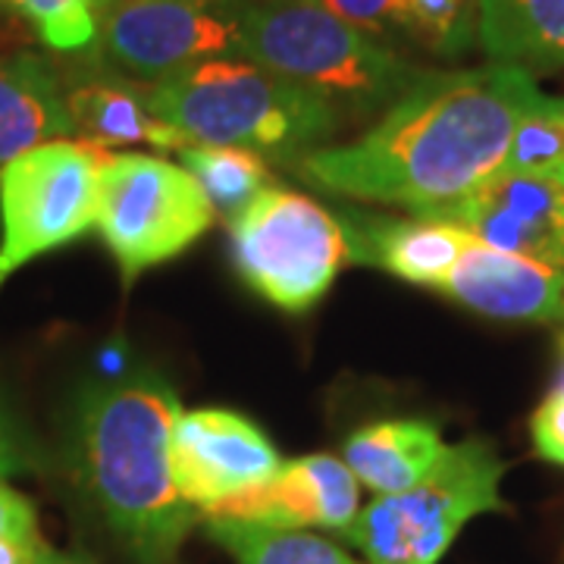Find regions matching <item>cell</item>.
Instances as JSON below:
<instances>
[{"label": "cell", "mask_w": 564, "mask_h": 564, "mask_svg": "<svg viewBox=\"0 0 564 564\" xmlns=\"http://www.w3.org/2000/svg\"><path fill=\"white\" fill-rule=\"evenodd\" d=\"M502 477L505 462L486 440L445 445L421 484L377 496L345 536L361 549L367 564H440L474 518L508 511Z\"/></svg>", "instance_id": "obj_5"}, {"label": "cell", "mask_w": 564, "mask_h": 564, "mask_svg": "<svg viewBox=\"0 0 564 564\" xmlns=\"http://www.w3.org/2000/svg\"><path fill=\"white\" fill-rule=\"evenodd\" d=\"M239 57L358 117L386 110L423 73L317 0H239Z\"/></svg>", "instance_id": "obj_4"}, {"label": "cell", "mask_w": 564, "mask_h": 564, "mask_svg": "<svg viewBox=\"0 0 564 564\" xmlns=\"http://www.w3.org/2000/svg\"><path fill=\"white\" fill-rule=\"evenodd\" d=\"M339 20L351 22L373 39H408V3L411 0H317Z\"/></svg>", "instance_id": "obj_24"}, {"label": "cell", "mask_w": 564, "mask_h": 564, "mask_svg": "<svg viewBox=\"0 0 564 564\" xmlns=\"http://www.w3.org/2000/svg\"><path fill=\"white\" fill-rule=\"evenodd\" d=\"M154 117L192 144H232L292 158L323 148L343 113L323 95L245 57H210L144 88Z\"/></svg>", "instance_id": "obj_3"}, {"label": "cell", "mask_w": 564, "mask_h": 564, "mask_svg": "<svg viewBox=\"0 0 564 564\" xmlns=\"http://www.w3.org/2000/svg\"><path fill=\"white\" fill-rule=\"evenodd\" d=\"M430 220L455 223L496 248L564 270V185L555 182L499 173Z\"/></svg>", "instance_id": "obj_11"}, {"label": "cell", "mask_w": 564, "mask_h": 564, "mask_svg": "<svg viewBox=\"0 0 564 564\" xmlns=\"http://www.w3.org/2000/svg\"><path fill=\"white\" fill-rule=\"evenodd\" d=\"M210 223L214 204L185 166L144 154L104 158L95 229L126 285L198 242Z\"/></svg>", "instance_id": "obj_7"}, {"label": "cell", "mask_w": 564, "mask_h": 564, "mask_svg": "<svg viewBox=\"0 0 564 564\" xmlns=\"http://www.w3.org/2000/svg\"><path fill=\"white\" fill-rule=\"evenodd\" d=\"M540 98L533 73L514 63L423 69L361 139L304 154L299 173L323 192L430 220L499 176L518 122Z\"/></svg>", "instance_id": "obj_1"}, {"label": "cell", "mask_w": 564, "mask_h": 564, "mask_svg": "<svg viewBox=\"0 0 564 564\" xmlns=\"http://www.w3.org/2000/svg\"><path fill=\"white\" fill-rule=\"evenodd\" d=\"M530 436H533V448L536 455L552 464H564V386L555 389L545 399L533 421H530Z\"/></svg>", "instance_id": "obj_26"}, {"label": "cell", "mask_w": 564, "mask_h": 564, "mask_svg": "<svg viewBox=\"0 0 564 564\" xmlns=\"http://www.w3.org/2000/svg\"><path fill=\"white\" fill-rule=\"evenodd\" d=\"M207 536L239 564H364L307 530L267 527L239 518H207Z\"/></svg>", "instance_id": "obj_19"}, {"label": "cell", "mask_w": 564, "mask_h": 564, "mask_svg": "<svg viewBox=\"0 0 564 564\" xmlns=\"http://www.w3.org/2000/svg\"><path fill=\"white\" fill-rule=\"evenodd\" d=\"M361 511L358 477L336 455H304L280 464L267 484L236 496L204 518H239L267 527H321L348 533Z\"/></svg>", "instance_id": "obj_12"}, {"label": "cell", "mask_w": 564, "mask_h": 564, "mask_svg": "<svg viewBox=\"0 0 564 564\" xmlns=\"http://www.w3.org/2000/svg\"><path fill=\"white\" fill-rule=\"evenodd\" d=\"M41 467V452L35 436L22 423L10 395L0 389V477L29 474Z\"/></svg>", "instance_id": "obj_25"}, {"label": "cell", "mask_w": 564, "mask_h": 564, "mask_svg": "<svg viewBox=\"0 0 564 564\" xmlns=\"http://www.w3.org/2000/svg\"><path fill=\"white\" fill-rule=\"evenodd\" d=\"M443 452V433L430 421H380L348 436L343 462L377 496H395L421 484Z\"/></svg>", "instance_id": "obj_17"}, {"label": "cell", "mask_w": 564, "mask_h": 564, "mask_svg": "<svg viewBox=\"0 0 564 564\" xmlns=\"http://www.w3.org/2000/svg\"><path fill=\"white\" fill-rule=\"evenodd\" d=\"M499 173L564 185V98L543 95L527 110Z\"/></svg>", "instance_id": "obj_22"}, {"label": "cell", "mask_w": 564, "mask_h": 564, "mask_svg": "<svg viewBox=\"0 0 564 564\" xmlns=\"http://www.w3.org/2000/svg\"><path fill=\"white\" fill-rule=\"evenodd\" d=\"M35 564H95V562H91V558H85V555H76V552H57V549L44 545V549H41V555L35 558Z\"/></svg>", "instance_id": "obj_29"}, {"label": "cell", "mask_w": 564, "mask_h": 564, "mask_svg": "<svg viewBox=\"0 0 564 564\" xmlns=\"http://www.w3.org/2000/svg\"><path fill=\"white\" fill-rule=\"evenodd\" d=\"M408 39L440 57H462L477 39V0H411Z\"/></svg>", "instance_id": "obj_23"}, {"label": "cell", "mask_w": 564, "mask_h": 564, "mask_svg": "<svg viewBox=\"0 0 564 564\" xmlns=\"http://www.w3.org/2000/svg\"><path fill=\"white\" fill-rule=\"evenodd\" d=\"M562 348H564V339H562ZM564 386V383H562Z\"/></svg>", "instance_id": "obj_30"}, {"label": "cell", "mask_w": 564, "mask_h": 564, "mask_svg": "<svg viewBox=\"0 0 564 564\" xmlns=\"http://www.w3.org/2000/svg\"><path fill=\"white\" fill-rule=\"evenodd\" d=\"M148 88V85H144ZM135 82L117 73H91L66 88V110L73 135L95 148H135L148 144L158 151L180 154L192 141L170 122L151 113L148 95Z\"/></svg>", "instance_id": "obj_15"}, {"label": "cell", "mask_w": 564, "mask_h": 564, "mask_svg": "<svg viewBox=\"0 0 564 564\" xmlns=\"http://www.w3.org/2000/svg\"><path fill=\"white\" fill-rule=\"evenodd\" d=\"M477 41L492 63L564 69V0H477Z\"/></svg>", "instance_id": "obj_18"}, {"label": "cell", "mask_w": 564, "mask_h": 564, "mask_svg": "<svg viewBox=\"0 0 564 564\" xmlns=\"http://www.w3.org/2000/svg\"><path fill=\"white\" fill-rule=\"evenodd\" d=\"M98 47L148 85L192 63L239 57V0H117Z\"/></svg>", "instance_id": "obj_9"}, {"label": "cell", "mask_w": 564, "mask_h": 564, "mask_svg": "<svg viewBox=\"0 0 564 564\" xmlns=\"http://www.w3.org/2000/svg\"><path fill=\"white\" fill-rule=\"evenodd\" d=\"M0 536L7 540H35L39 533V511L22 496L20 489L0 477Z\"/></svg>", "instance_id": "obj_27"}, {"label": "cell", "mask_w": 564, "mask_h": 564, "mask_svg": "<svg viewBox=\"0 0 564 564\" xmlns=\"http://www.w3.org/2000/svg\"><path fill=\"white\" fill-rule=\"evenodd\" d=\"M117 0H0L3 10L25 20L44 47L85 54L101 44V29Z\"/></svg>", "instance_id": "obj_21"}, {"label": "cell", "mask_w": 564, "mask_h": 564, "mask_svg": "<svg viewBox=\"0 0 564 564\" xmlns=\"http://www.w3.org/2000/svg\"><path fill=\"white\" fill-rule=\"evenodd\" d=\"M180 417V392L154 370L88 380L73 402V480L135 564H176L195 527L170 458Z\"/></svg>", "instance_id": "obj_2"}, {"label": "cell", "mask_w": 564, "mask_h": 564, "mask_svg": "<svg viewBox=\"0 0 564 564\" xmlns=\"http://www.w3.org/2000/svg\"><path fill=\"white\" fill-rule=\"evenodd\" d=\"M104 148L57 139L0 170V289L25 263L95 229Z\"/></svg>", "instance_id": "obj_8"}, {"label": "cell", "mask_w": 564, "mask_h": 564, "mask_svg": "<svg viewBox=\"0 0 564 564\" xmlns=\"http://www.w3.org/2000/svg\"><path fill=\"white\" fill-rule=\"evenodd\" d=\"M452 302L492 321H564V270L474 236L440 285Z\"/></svg>", "instance_id": "obj_13"}, {"label": "cell", "mask_w": 564, "mask_h": 564, "mask_svg": "<svg viewBox=\"0 0 564 564\" xmlns=\"http://www.w3.org/2000/svg\"><path fill=\"white\" fill-rule=\"evenodd\" d=\"M345 223V220H343ZM358 263L383 267L386 273L436 289L448 276V270L462 258V251L474 242V232H467L455 223L440 220H392V217H348L345 223Z\"/></svg>", "instance_id": "obj_14"}, {"label": "cell", "mask_w": 564, "mask_h": 564, "mask_svg": "<svg viewBox=\"0 0 564 564\" xmlns=\"http://www.w3.org/2000/svg\"><path fill=\"white\" fill-rule=\"evenodd\" d=\"M170 458L180 496L204 514L267 484L282 464L276 445L258 423L223 408L182 414Z\"/></svg>", "instance_id": "obj_10"}, {"label": "cell", "mask_w": 564, "mask_h": 564, "mask_svg": "<svg viewBox=\"0 0 564 564\" xmlns=\"http://www.w3.org/2000/svg\"><path fill=\"white\" fill-rule=\"evenodd\" d=\"M180 166L202 182L214 210H220L229 220L239 217L263 188H270V163L248 148L185 144L180 151Z\"/></svg>", "instance_id": "obj_20"}, {"label": "cell", "mask_w": 564, "mask_h": 564, "mask_svg": "<svg viewBox=\"0 0 564 564\" xmlns=\"http://www.w3.org/2000/svg\"><path fill=\"white\" fill-rule=\"evenodd\" d=\"M232 258L242 280L289 314L311 311L358 263L343 217L276 185L232 217Z\"/></svg>", "instance_id": "obj_6"}, {"label": "cell", "mask_w": 564, "mask_h": 564, "mask_svg": "<svg viewBox=\"0 0 564 564\" xmlns=\"http://www.w3.org/2000/svg\"><path fill=\"white\" fill-rule=\"evenodd\" d=\"M44 545L47 543L41 536H35V540H7V536H0V564H35Z\"/></svg>", "instance_id": "obj_28"}, {"label": "cell", "mask_w": 564, "mask_h": 564, "mask_svg": "<svg viewBox=\"0 0 564 564\" xmlns=\"http://www.w3.org/2000/svg\"><path fill=\"white\" fill-rule=\"evenodd\" d=\"M57 139H73L61 73L29 51L0 57V170Z\"/></svg>", "instance_id": "obj_16"}]
</instances>
